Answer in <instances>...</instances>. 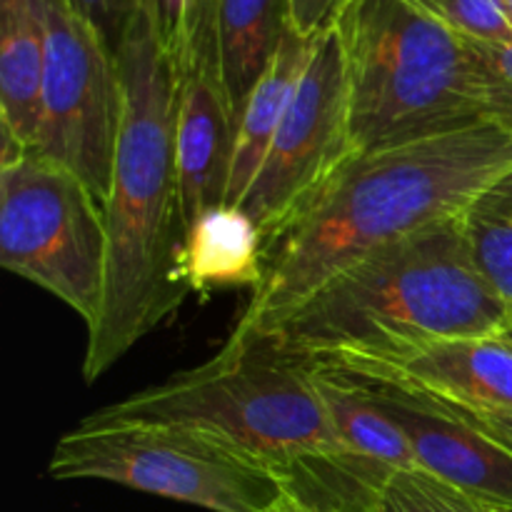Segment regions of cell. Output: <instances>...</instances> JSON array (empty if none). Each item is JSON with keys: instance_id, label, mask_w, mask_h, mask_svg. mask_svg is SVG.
Segmentation results:
<instances>
[{"instance_id": "19", "label": "cell", "mask_w": 512, "mask_h": 512, "mask_svg": "<svg viewBox=\"0 0 512 512\" xmlns=\"http://www.w3.org/2000/svg\"><path fill=\"white\" fill-rule=\"evenodd\" d=\"M375 512H488L480 500L428 470H395Z\"/></svg>"}, {"instance_id": "21", "label": "cell", "mask_w": 512, "mask_h": 512, "mask_svg": "<svg viewBox=\"0 0 512 512\" xmlns=\"http://www.w3.org/2000/svg\"><path fill=\"white\" fill-rule=\"evenodd\" d=\"M68 3L98 30L100 38L115 55L128 33L130 20L140 10V0H68Z\"/></svg>"}, {"instance_id": "5", "label": "cell", "mask_w": 512, "mask_h": 512, "mask_svg": "<svg viewBox=\"0 0 512 512\" xmlns=\"http://www.w3.org/2000/svg\"><path fill=\"white\" fill-rule=\"evenodd\" d=\"M90 418L203 430L258 458L278 478L308 455L348 448L333 433L313 363L273 340L228 338L208 363L105 405Z\"/></svg>"}, {"instance_id": "16", "label": "cell", "mask_w": 512, "mask_h": 512, "mask_svg": "<svg viewBox=\"0 0 512 512\" xmlns=\"http://www.w3.org/2000/svg\"><path fill=\"white\" fill-rule=\"evenodd\" d=\"M288 30L290 0H218L220 65L235 125Z\"/></svg>"}, {"instance_id": "2", "label": "cell", "mask_w": 512, "mask_h": 512, "mask_svg": "<svg viewBox=\"0 0 512 512\" xmlns=\"http://www.w3.org/2000/svg\"><path fill=\"white\" fill-rule=\"evenodd\" d=\"M123 120L105 198L108 278L103 308L88 328L85 383L103 378L135 343L153 333L190 293L180 273L178 63L143 8L118 50Z\"/></svg>"}, {"instance_id": "6", "label": "cell", "mask_w": 512, "mask_h": 512, "mask_svg": "<svg viewBox=\"0 0 512 512\" xmlns=\"http://www.w3.org/2000/svg\"><path fill=\"white\" fill-rule=\"evenodd\" d=\"M48 475L105 480L210 512H270L285 495L268 465L203 430L90 415L58 440Z\"/></svg>"}, {"instance_id": "24", "label": "cell", "mask_w": 512, "mask_h": 512, "mask_svg": "<svg viewBox=\"0 0 512 512\" xmlns=\"http://www.w3.org/2000/svg\"><path fill=\"white\" fill-rule=\"evenodd\" d=\"M438 403H443L445 408L453 415H458L460 420H465L468 425H473L475 430H480L483 435L493 438L495 443H500L503 448H508L512 453V413H495V410H475L465 408V405L448 403V400L435 398Z\"/></svg>"}, {"instance_id": "17", "label": "cell", "mask_w": 512, "mask_h": 512, "mask_svg": "<svg viewBox=\"0 0 512 512\" xmlns=\"http://www.w3.org/2000/svg\"><path fill=\"white\" fill-rule=\"evenodd\" d=\"M313 380L340 443L393 470L415 468L408 435L385 413L358 375L328 363H313Z\"/></svg>"}, {"instance_id": "8", "label": "cell", "mask_w": 512, "mask_h": 512, "mask_svg": "<svg viewBox=\"0 0 512 512\" xmlns=\"http://www.w3.org/2000/svg\"><path fill=\"white\" fill-rule=\"evenodd\" d=\"M353 155L348 45L335 23L315 35L293 103L240 203L263 230L265 248L295 223Z\"/></svg>"}, {"instance_id": "9", "label": "cell", "mask_w": 512, "mask_h": 512, "mask_svg": "<svg viewBox=\"0 0 512 512\" xmlns=\"http://www.w3.org/2000/svg\"><path fill=\"white\" fill-rule=\"evenodd\" d=\"M48 65L33 153L78 175L105 203L123 120L118 55L68 3L43 0Z\"/></svg>"}, {"instance_id": "15", "label": "cell", "mask_w": 512, "mask_h": 512, "mask_svg": "<svg viewBox=\"0 0 512 512\" xmlns=\"http://www.w3.org/2000/svg\"><path fill=\"white\" fill-rule=\"evenodd\" d=\"M313 43L315 38H305L290 25L278 55L250 93L248 103L240 113L238 133H235L233 165H230L228 193H225L228 205L243 203L260 165L265 163V155H268L270 145L278 135L300 78L308 68Z\"/></svg>"}, {"instance_id": "1", "label": "cell", "mask_w": 512, "mask_h": 512, "mask_svg": "<svg viewBox=\"0 0 512 512\" xmlns=\"http://www.w3.org/2000/svg\"><path fill=\"white\" fill-rule=\"evenodd\" d=\"M510 175L512 133L493 123L355 153L265 248L263 280L228 338H270L340 270L465 213Z\"/></svg>"}, {"instance_id": "11", "label": "cell", "mask_w": 512, "mask_h": 512, "mask_svg": "<svg viewBox=\"0 0 512 512\" xmlns=\"http://www.w3.org/2000/svg\"><path fill=\"white\" fill-rule=\"evenodd\" d=\"M313 363L465 408L512 413V345L503 335L393 345Z\"/></svg>"}, {"instance_id": "13", "label": "cell", "mask_w": 512, "mask_h": 512, "mask_svg": "<svg viewBox=\"0 0 512 512\" xmlns=\"http://www.w3.org/2000/svg\"><path fill=\"white\" fill-rule=\"evenodd\" d=\"M45 65L43 0H0V125L30 153L43 118Z\"/></svg>"}, {"instance_id": "14", "label": "cell", "mask_w": 512, "mask_h": 512, "mask_svg": "<svg viewBox=\"0 0 512 512\" xmlns=\"http://www.w3.org/2000/svg\"><path fill=\"white\" fill-rule=\"evenodd\" d=\"M180 273L188 290H255L265 275V238L240 205L218 203L185 228Z\"/></svg>"}, {"instance_id": "27", "label": "cell", "mask_w": 512, "mask_h": 512, "mask_svg": "<svg viewBox=\"0 0 512 512\" xmlns=\"http://www.w3.org/2000/svg\"><path fill=\"white\" fill-rule=\"evenodd\" d=\"M488 512H512V505H498V503H483Z\"/></svg>"}, {"instance_id": "10", "label": "cell", "mask_w": 512, "mask_h": 512, "mask_svg": "<svg viewBox=\"0 0 512 512\" xmlns=\"http://www.w3.org/2000/svg\"><path fill=\"white\" fill-rule=\"evenodd\" d=\"M175 63L180 215L188 228L203 210L225 203L238 130L220 65L218 0H190L188 28Z\"/></svg>"}, {"instance_id": "20", "label": "cell", "mask_w": 512, "mask_h": 512, "mask_svg": "<svg viewBox=\"0 0 512 512\" xmlns=\"http://www.w3.org/2000/svg\"><path fill=\"white\" fill-rule=\"evenodd\" d=\"M408 3L468 43H512V25L503 0H408Z\"/></svg>"}, {"instance_id": "29", "label": "cell", "mask_w": 512, "mask_h": 512, "mask_svg": "<svg viewBox=\"0 0 512 512\" xmlns=\"http://www.w3.org/2000/svg\"><path fill=\"white\" fill-rule=\"evenodd\" d=\"M500 335H503V338L512 345V325H510V328H505V333H500Z\"/></svg>"}, {"instance_id": "22", "label": "cell", "mask_w": 512, "mask_h": 512, "mask_svg": "<svg viewBox=\"0 0 512 512\" xmlns=\"http://www.w3.org/2000/svg\"><path fill=\"white\" fill-rule=\"evenodd\" d=\"M475 53L483 60L495 90L498 105V125L512 133V43L485 45L473 43Z\"/></svg>"}, {"instance_id": "18", "label": "cell", "mask_w": 512, "mask_h": 512, "mask_svg": "<svg viewBox=\"0 0 512 512\" xmlns=\"http://www.w3.org/2000/svg\"><path fill=\"white\" fill-rule=\"evenodd\" d=\"M463 225L470 258L485 283L503 300L512 325V213L505 205L500 185L465 210Z\"/></svg>"}, {"instance_id": "25", "label": "cell", "mask_w": 512, "mask_h": 512, "mask_svg": "<svg viewBox=\"0 0 512 512\" xmlns=\"http://www.w3.org/2000/svg\"><path fill=\"white\" fill-rule=\"evenodd\" d=\"M270 512H313V510L303 508V505H298L295 500H290L288 495H283V500H280V503L275 505V508Z\"/></svg>"}, {"instance_id": "26", "label": "cell", "mask_w": 512, "mask_h": 512, "mask_svg": "<svg viewBox=\"0 0 512 512\" xmlns=\"http://www.w3.org/2000/svg\"><path fill=\"white\" fill-rule=\"evenodd\" d=\"M500 193H503L505 205H508V210L512 213V175L505 180V183H500Z\"/></svg>"}, {"instance_id": "7", "label": "cell", "mask_w": 512, "mask_h": 512, "mask_svg": "<svg viewBox=\"0 0 512 512\" xmlns=\"http://www.w3.org/2000/svg\"><path fill=\"white\" fill-rule=\"evenodd\" d=\"M0 263L93 328L108 278L103 200L30 150L0 163Z\"/></svg>"}, {"instance_id": "28", "label": "cell", "mask_w": 512, "mask_h": 512, "mask_svg": "<svg viewBox=\"0 0 512 512\" xmlns=\"http://www.w3.org/2000/svg\"><path fill=\"white\" fill-rule=\"evenodd\" d=\"M503 5H505V13H508L510 25H512V0H503Z\"/></svg>"}, {"instance_id": "3", "label": "cell", "mask_w": 512, "mask_h": 512, "mask_svg": "<svg viewBox=\"0 0 512 512\" xmlns=\"http://www.w3.org/2000/svg\"><path fill=\"white\" fill-rule=\"evenodd\" d=\"M510 313L470 258L463 213L383 245L320 285L270 338L303 360L500 335Z\"/></svg>"}, {"instance_id": "12", "label": "cell", "mask_w": 512, "mask_h": 512, "mask_svg": "<svg viewBox=\"0 0 512 512\" xmlns=\"http://www.w3.org/2000/svg\"><path fill=\"white\" fill-rule=\"evenodd\" d=\"M360 380L408 435L415 468L428 470L480 503L512 505V453L508 448L460 420L430 395L378 380Z\"/></svg>"}, {"instance_id": "4", "label": "cell", "mask_w": 512, "mask_h": 512, "mask_svg": "<svg viewBox=\"0 0 512 512\" xmlns=\"http://www.w3.org/2000/svg\"><path fill=\"white\" fill-rule=\"evenodd\" d=\"M338 23L355 153L498 125L493 83L473 43L408 0H353Z\"/></svg>"}, {"instance_id": "23", "label": "cell", "mask_w": 512, "mask_h": 512, "mask_svg": "<svg viewBox=\"0 0 512 512\" xmlns=\"http://www.w3.org/2000/svg\"><path fill=\"white\" fill-rule=\"evenodd\" d=\"M353 0H290V25L305 38H315L338 23Z\"/></svg>"}]
</instances>
